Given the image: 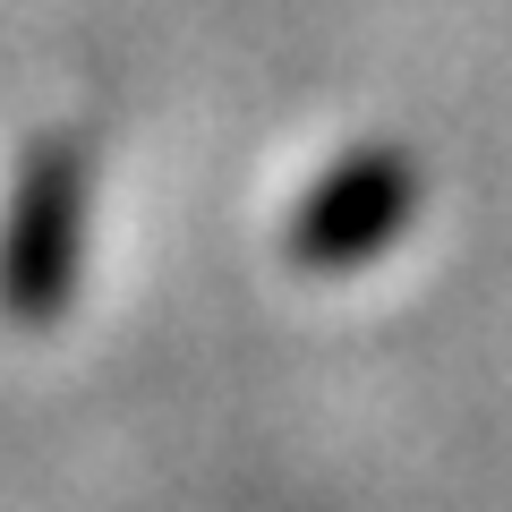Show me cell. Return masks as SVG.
Here are the masks:
<instances>
[{
    "label": "cell",
    "instance_id": "cell-1",
    "mask_svg": "<svg viewBox=\"0 0 512 512\" xmlns=\"http://www.w3.org/2000/svg\"><path fill=\"white\" fill-rule=\"evenodd\" d=\"M86 146L43 137L18 163L9 214H0V316L9 325H52L77 291V256H86Z\"/></svg>",
    "mask_w": 512,
    "mask_h": 512
},
{
    "label": "cell",
    "instance_id": "cell-2",
    "mask_svg": "<svg viewBox=\"0 0 512 512\" xmlns=\"http://www.w3.org/2000/svg\"><path fill=\"white\" fill-rule=\"evenodd\" d=\"M419 205V180H410L402 154H350L308 205H299L291 256L308 274H342V265H367L384 239L402 231V214Z\"/></svg>",
    "mask_w": 512,
    "mask_h": 512
}]
</instances>
